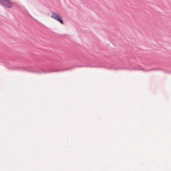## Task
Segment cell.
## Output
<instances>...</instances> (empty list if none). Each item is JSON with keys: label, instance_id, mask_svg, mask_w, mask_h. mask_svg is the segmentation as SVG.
Wrapping results in <instances>:
<instances>
[{"label": "cell", "instance_id": "cell-1", "mask_svg": "<svg viewBox=\"0 0 171 171\" xmlns=\"http://www.w3.org/2000/svg\"><path fill=\"white\" fill-rule=\"evenodd\" d=\"M0 4L7 8H11L13 6L10 0H0Z\"/></svg>", "mask_w": 171, "mask_h": 171}, {"label": "cell", "instance_id": "cell-2", "mask_svg": "<svg viewBox=\"0 0 171 171\" xmlns=\"http://www.w3.org/2000/svg\"><path fill=\"white\" fill-rule=\"evenodd\" d=\"M51 17L55 20H56L57 21H58V22H59L61 24H63V20L61 18L60 16L57 14V13H52V14H51Z\"/></svg>", "mask_w": 171, "mask_h": 171}]
</instances>
